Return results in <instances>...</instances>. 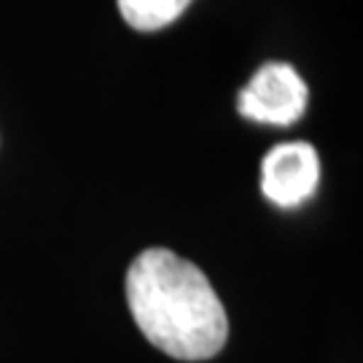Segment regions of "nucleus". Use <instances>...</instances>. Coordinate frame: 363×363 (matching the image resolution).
I'll use <instances>...</instances> for the list:
<instances>
[{
	"label": "nucleus",
	"mask_w": 363,
	"mask_h": 363,
	"mask_svg": "<svg viewBox=\"0 0 363 363\" xmlns=\"http://www.w3.org/2000/svg\"><path fill=\"white\" fill-rule=\"evenodd\" d=\"M127 304L143 337L169 358L208 361L229 339V318L208 274L167 247H148L130 264Z\"/></svg>",
	"instance_id": "nucleus-1"
},
{
	"label": "nucleus",
	"mask_w": 363,
	"mask_h": 363,
	"mask_svg": "<svg viewBox=\"0 0 363 363\" xmlns=\"http://www.w3.org/2000/svg\"><path fill=\"white\" fill-rule=\"evenodd\" d=\"M307 100L310 89L294 67L286 62H267L240 91L237 108L247 121L288 127L307 111Z\"/></svg>",
	"instance_id": "nucleus-2"
},
{
	"label": "nucleus",
	"mask_w": 363,
	"mask_h": 363,
	"mask_svg": "<svg viewBox=\"0 0 363 363\" xmlns=\"http://www.w3.org/2000/svg\"><path fill=\"white\" fill-rule=\"evenodd\" d=\"M320 178L318 151L304 140L274 145L261 162V191L283 210L304 205Z\"/></svg>",
	"instance_id": "nucleus-3"
},
{
	"label": "nucleus",
	"mask_w": 363,
	"mask_h": 363,
	"mask_svg": "<svg viewBox=\"0 0 363 363\" xmlns=\"http://www.w3.org/2000/svg\"><path fill=\"white\" fill-rule=\"evenodd\" d=\"M191 0H116L118 11L132 30L154 33L162 27L172 25Z\"/></svg>",
	"instance_id": "nucleus-4"
}]
</instances>
